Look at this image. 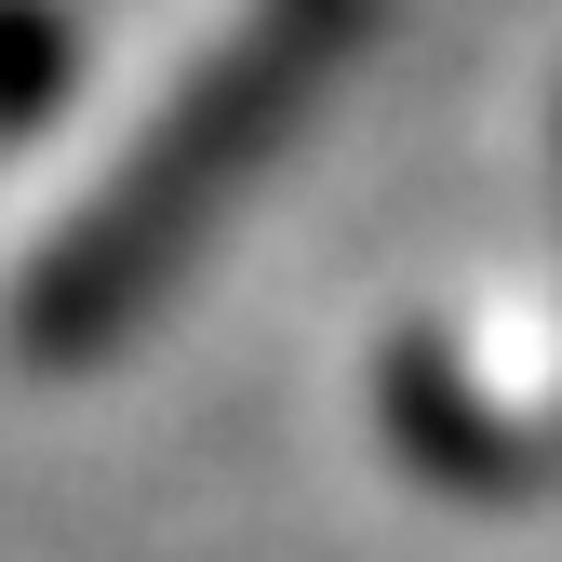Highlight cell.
<instances>
[{
  "mask_svg": "<svg viewBox=\"0 0 562 562\" xmlns=\"http://www.w3.org/2000/svg\"><path fill=\"white\" fill-rule=\"evenodd\" d=\"M375 14L389 0H241L228 41L188 54V81L148 108V134H134V148L81 188V215L27 255L14 362L81 375L121 335H148V308L188 281V255L228 228V201L281 161V134L348 81V54L375 41Z\"/></svg>",
  "mask_w": 562,
  "mask_h": 562,
  "instance_id": "1",
  "label": "cell"
}]
</instances>
